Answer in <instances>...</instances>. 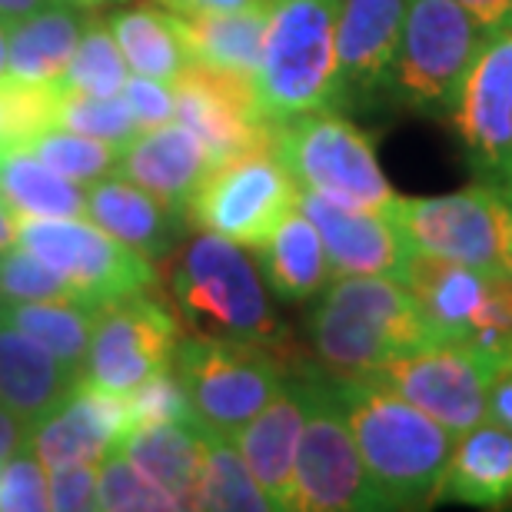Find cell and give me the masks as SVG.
<instances>
[{"mask_svg":"<svg viewBox=\"0 0 512 512\" xmlns=\"http://www.w3.org/2000/svg\"><path fill=\"white\" fill-rule=\"evenodd\" d=\"M170 14L197 17V14H223V10H247V7H270V0H153Z\"/></svg>","mask_w":512,"mask_h":512,"instance_id":"41","label":"cell"},{"mask_svg":"<svg viewBox=\"0 0 512 512\" xmlns=\"http://www.w3.org/2000/svg\"><path fill=\"white\" fill-rule=\"evenodd\" d=\"M296 356L243 340L183 333L173 353L193 419L207 433L237 436L296 370Z\"/></svg>","mask_w":512,"mask_h":512,"instance_id":"6","label":"cell"},{"mask_svg":"<svg viewBox=\"0 0 512 512\" xmlns=\"http://www.w3.org/2000/svg\"><path fill=\"white\" fill-rule=\"evenodd\" d=\"M473 14L486 30H496L512 20V0H456Z\"/></svg>","mask_w":512,"mask_h":512,"instance_id":"44","label":"cell"},{"mask_svg":"<svg viewBox=\"0 0 512 512\" xmlns=\"http://www.w3.org/2000/svg\"><path fill=\"white\" fill-rule=\"evenodd\" d=\"M253 253H256V266L263 273V283L283 303L313 300L333 280L330 256H326L320 230L313 227L310 217L300 207L286 213L276 223V230Z\"/></svg>","mask_w":512,"mask_h":512,"instance_id":"22","label":"cell"},{"mask_svg":"<svg viewBox=\"0 0 512 512\" xmlns=\"http://www.w3.org/2000/svg\"><path fill=\"white\" fill-rule=\"evenodd\" d=\"M386 213L409 253L512 273V200L503 183L476 180L443 197H396Z\"/></svg>","mask_w":512,"mask_h":512,"instance_id":"7","label":"cell"},{"mask_svg":"<svg viewBox=\"0 0 512 512\" xmlns=\"http://www.w3.org/2000/svg\"><path fill=\"white\" fill-rule=\"evenodd\" d=\"M40 300L84 303V296L64 276L50 270L44 260H37L30 250L14 243V247L0 253V303H40Z\"/></svg>","mask_w":512,"mask_h":512,"instance_id":"36","label":"cell"},{"mask_svg":"<svg viewBox=\"0 0 512 512\" xmlns=\"http://www.w3.org/2000/svg\"><path fill=\"white\" fill-rule=\"evenodd\" d=\"M340 0H270L256 94L273 124L336 110Z\"/></svg>","mask_w":512,"mask_h":512,"instance_id":"4","label":"cell"},{"mask_svg":"<svg viewBox=\"0 0 512 512\" xmlns=\"http://www.w3.org/2000/svg\"><path fill=\"white\" fill-rule=\"evenodd\" d=\"M107 24L114 30L120 54H124L133 74L173 84L190 67V54L183 47L177 20L160 4H137L130 10H117Z\"/></svg>","mask_w":512,"mask_h":512,"instance_id":"28","label":"cell"},{"mask_svg":"<svg viewBox=\"0 0 512 512\" xmlns=\"http://www.w3.org/2000/svg\"><path fill=\"white\" fill-rule=\"evenodd\" d=\"M57 127L107 140L120 150L140 133L124 94L97 97V94H80V90H67V87H64V94H60Z\"/></svg>","mask_w":512,"mask_h":512,"instance_id":"34","label":"cell"},{"mask_svg":"<svg viewBox=\"0 0 512 512\" xmlns=\"http://www.w3.org/2000/svg\"><path fill=\"white\" fill-rule=\"evenodd\" d=\"M0 320L10 323L14 330L27 333L30 340L47 346L70 373L84 376L90 340H94L97 306L87 303H0Z\"/></svg>","mask_w":512,"mask_h":512,"instance_id":"29","label":"cell"},{"mask_svg":"<svg viewBox=\"0 0 512 512\" xmlns=\"http://www.w3.org/2000/svg\"><path fill=\"white\" fill-rule=\"evenodd\" d=\"M80 386L47 346L0 320V403L34 429L57 416Z\"/></svg>","mask_w":512,"mask_h":512,"instance_id":"20","label":"cell"},{"mask_svg":"<svg viewBox=\"0 0 512 512\" xmlns=\"http://www.w3.org/2000/svg\"><path fill=\"white\" fill-rule=\"evenodd\" d=\"M409 0H340L336 17V110H373L389 97Z\"/></svg>","mask_w":512,"mask_h":512,"instance_id":"16","label":"cell"},{"mask_svg":"<svg viewBox=\"0 0 512 512\" xmlns=\"http://www.w3.org/2000/svg\"><path fill=\"white\" fill-rule=\"evenodd\" d=\"M97 509L107 512H170L183 509L167 489H160L157 483H150L120 449L100 459L97 466Z\"/></svg>","mask_w":512,"mask_h":512,"instance_id":"35","label":"cell"},{"mask_svg":"<svg viewBox=\"0 0 512 512\" xmlns=\"http://www.w3.org/2000/svg\"><path fill=\"white\" fill-rule=\"evenodd\" d=\"M306 363L286 376L276 396L233 436L247 459L253 479L260 483L273 512L296 509V449H300L306 419Z\"/></svg>","mask_w":512,"mask_h":512,"instance_id":"18","label":"cell"},{"mask_svg":"<svg viewBox=\"0 0 512 512\" xmlns=\"http://www.w3.org/2000/svg\"><path fill=\"white\" fill-rule=\"evenodd\" d=\"M14 240H17V220H14V213H10V207L4 200H0V247H14Z\"/></svg>","mask_w":512,"mask_h":512,"instance_id":"46","label":"cell"},{"mask_svg":"<svg viewBox=\"0 0 512 512\" xmlns=\"http://www.w3.org/2000/svg\"><path fill=\"white\" fill-rule=\"evenodd\" d=\"M27 150L37 160H44L50 170L60 173L64 180L74 183H97L100 177H110L120 163V147L107 140L87 137V133H74L64 127H50L40 137L27 143Z\"/></svg>","mask_w":512,"mask_h":512,"instance_id":"31","label":"cell"},{"mask_svg":"<svg viewBox=\"0 0 512 512\" xmlns=\"http://www.w3.org/2000/svg\"><path fill=\"white\" fill-rule=\"evenodd\" d=\"M47 496H50V509L57 512L97 509V466L64 463L47 469Z\"/></svg>","mask_w":512,"mask_h":512,"instance_id":"39","label":"cell"},{"mask_svg":"<svg viewBox=\"0 0 512 512\" xmlns=\"http://www.w3.org/2000/svg\"><path fill=\"white\" fill-rule=\"evenodd\" d=\"M489 30L456 0H409L389 100L419 117H449Z\"/></svg>","mask_w":512,"mask_h":512,"instance_id":"5","label":"cell"},{"mask_svg":"<svg viewBox=\"0 0 512 512\" xmlns=\"http://www.w3.org/2000/svg\"><path fill=\"white\" fill-rule=\"evenodd\" d=\"M87 217L147 260H167L183 243L187 213L167 207L127 177H100L87 190Z\"/></svg>","mask_w":512,"mask_h":512,"instance_id":"21","label":"cell"},{"mask_svg":"<svg viewBox=\"0 0 512 512\" xmlns=\"http://www.w3.org/2000/svg\"><path fill=\"white\" fill-rule=\"evenodd\" d=\"M203 436L207 429L200 423H150L130 429L120 453L150 483L167 489L183 509H193L203 466Z\"/></svg>","mask_w":512,"mask_h":512,"instance_id":"25","label":"cell"},{"mask_svg":"<svg viewBox=\"0 0 512 512\" xmlns=\"http://www.w3.org/2000/svg\"><path fill=\"white\" fill-rule=\"evenodd\" d=\"M170 87L177 120L197 133L213 167L253 150H273L276 124L266 117L253 77L190 64Z\"/></svg>","mask_w":512,"mask_h":512,"instance_id":"13","label":"cell"},{"mask_svg":"<svg viewBox=\"0 0 512 512\" xmlns=\"http://www.w3.org/2000/svg\"><path fill=\"white\" fill-rule=\"evenodd\" d=\"M306 419L296 449V509L300 512H373L383 509L363 466L350 416L333 376L306 363Z\"/></svg>","mask_w":512,"mask_h":512,"instance_id":"9","label":"cell"},{"mask_svg":"<svg viewBox=\"0 0 512 512\" xmlns=\"http://www.w3.org/2000/svg\"><path fill=\"white\" fill-rule=\"evenodd\" d=\"M310 346L326 373L370 376L439 340L403 280L336 276L310 313Z\"/></svg>","mask_w":512,"mask_h":512,"instance_id":"3","label":"cell"},{"mask_svg":"<svg viewBox=\"0 0 512 512\" xmlns=\"http://www.w3.org/2000/svg\"><path fill=\"white\" fill-rule=\"evenodd\" d=\"M124 97H127L130 114L137 120L140 130H153V127H163V124H170V120H177L173 87L163 84V80L133 74L124 84Z\"/></svg>","mask_w":512,"mask_h":512,"instance_id":"40","label":"cell"},{"mask_svg":"<svg viewBox=\"0 0 512 512\" xmlns=\"http://www.w3.org/2000/svg\"><path fill=\"white\" fill-rule=\"evenodd\" d=\"M446 499L499 509L512 499V433L493 419L459 433L446 473Z\"/></svg>","mask_w":512,"mask_h":512,"instance_id":"23","label":"cell"},{"mask_svg":"<svg viewBox=\"0 0 512 512\" xmlns=\"http://www.w3.org/2000/svg\"><path fill=\"white\" fill-rule=\"evenodd\" d=\"M30 439H34V429L0 403V466H4L10 456L30 449Z\"/></svg>","mask_w":512,"mask_h":512,"instance_id":"42","label":"cell"},{"mask_svg":"<svg viewBox=\"0 0 512 512\" xmlns=\"http://www.w3.org/2000/svg\"><path fill=\"white\" fill-rule=\"evenodd\" d=\"M54 4V0H0V17L7 20V24H14V20L34 14V10Z\"/></svg>","mask_w":512,"mask_h":512,"instance_id":"45","label":"cell"},{"mask_svg":"<svg viewBox=\"0 0 512 512\" xmlns=\"http://www.w3.org/2000/svg\"><path fill=\"white\" fill-rule=\"evenodd\" d=\"M130 413H133V429L150 426V423H197L183 389L177 370H160L147 376L140 386H133L130 393Z\"/></svg>","mask_w":512,"mask_h":512,"instance_id":"37","label":"cell"},{"mask_svg":"<svg viewBox=\"0 0 512 512\" xmlns=\"http://www.w3.org/2000/svg\"><path fill=\"white\" fill-rule=\"evenodd\" d=\"M330 376L383 509L416 512L436 506L443 499L449 459L459 436L366 376Z\"/></svg>","mask_w":512,"mask_h":512,"instance_id":"1","label":"cell"},{"mask_svg":"<svg viewBox=\"0 0 512 512\" xmlns=\"http://www.w3.org/2000/svg\"><path fill=\"white\" fill-rule=\"evenodd\" d=\"M449 120L476 180L512 190V20L486 34Z\"/></svg>","mask_w":512,"mask_h":512,"instance_id":"14","label":"cell"},{"mask_svg":"<svg viewBox=\"0 0 512 512\" xmlns=\"http://www.w3.org/2000/svg\"><path fill=\"white\" fill-rule=\"evenodd\" d=\"M193 509H213V512L273 509V503L253 479L247 459H243V453L230 436L220 433L203 436V466H200L197 503H193Z\"/></svg>","mask_w":512,"mask_h":512,"instance_id":"30","label":"cell"},{"mask_svg":"<svg viewBox=\"0 0 512 512\" xmlns=\"http://www.w3.org/2000/svg\"><path fill=\"white\" fill-rule=\"evenodd\" d=\"M509 200H512V190H509Z\"/></svg>","mask_w":512,"mask_h":512,"instance_id":"49","label":"cell"},{"mask_svg":"<svg viewBox=\"0 0 512 512\" xmlns=\"http://www.w3.org/2000/svg\"><path fill=\"white\" fill-rule=\"evenodd\" d=\"M167 290L187 333L260 343L296 356L286 326L270 306L256 256L240 243L217 233L183 240L167 256Z\"/></svg>","mask_w":512,"mask_h":512,"instance_id":"2","label":"cell"},{"mask_svg":"<svg viewBox=\"0 0 512 512\" xmlns=\"http://www.w3.org/2000/svg\"><path fill=\"white\" fill-rule=\"evenodd\" d=\"M486 419H493L503 429L512 433V370L499 373L493 389H489V409H486Z\"/></svg>","mask_w":512,"mask_h":512,"instance_id":"43","label":"cell"},{"mask_svg":"<svg viewBox=\"0 0 512 512\" xmlns=\"http://www.w3.org/2000/svg\"><path fill=\"white\" fill-rule=\"evenodd\" d=\"M84 10H94V7H110V4H127V0H74Z\"/></svg>","mask_w":512,"mask_h":512,"instance_id":"48","label":"cell"},{"mask_svg":"<svg viewBox=\"0 0 512 512\" xmlns=\"http://www.w3.org/2000/svg\"><path fill=\"white\" fill-rule=\"evenodd\" d=\"M124 84H127V60L120 54L114 30L104 20L87 17V27L80 34V44L64 74V87L80 90V94L110 97V94H124Z\"/></svg>","mask_w":512,"mask_h":512,"instance_id":"32","label":"cell"},{"mask_svg":"<svg viewBox=\"0 0 512 512\" xmlns=\"http://www.w3.org/2000/svg\"><path fill=\"white\" fill-rule=\"evenodd\" d=\"M273 153L296 187L343 207L389 210L396 200L370 137L340 110H313L276 124Z\"/></svg>","mask_w":512,"mask_h":512,"instance_id":"8","label":"cell"},{"mask_svg":"<svg viewBox=\"0 0 512 512\" xmlns=\"http://www.w3.org/2000/svg\"><path fill=\"white\" fill-rule=\"evenodd\" d=\"M0 200L14 217H87V190L10 140H0Z\"/></svg>","mask_w":512,"mask_h":512,"instance_id":"27","label":"cell"},{"mask_svg":"<svg viewBox=\"0 0 512 512\" xmlns=\"http://www.w3.org/2000/svg\"><path fill=\"white\" fill-rule=\"evenodd\" d=\"M64 84L24 80L14 74L0 77V140L27 143L44 130L57 127V107Z\"/></svg>","mask_w":512,"mask_h":512,"instance_id":"33","label":"cell"},{"mask_svg":"<svg viewBox=\"0 0 512 512\" xmlns=\"http://www.w3.org/2000/svg\"><path fill=\"white\" fill-rule=\"evenodd\" d=\"M0 253H4V247H0Z\"/></svg>","mask_w":512,"mask_h":512,"instance_id":"50","label":"cell"},{"mask_svg":"<svg viewBox=\"0 0 512 512\" xmlns=\"http://www.w3.org/2000/svg\"><path fill=\"white\" fill-rule=\"evenodd\" d=\"M266 14H270V7H247V10H223V14H197V17L173 14V20H177L190 64H207L256 80V70H260V57H263Z\"/></svg>","mask_w":512,"mask_h":512,"instance_id":"26","label":"cell"},{"mask_svg":"<svg viewBox=\"0 0 512 512\" xmlns=\"http://www.w3.org/2000/svg\"><path fill=\"white\" fill-rule=\"evenodd\" d=\"M296 207L320 230L333 280L336 276H396L403 280L409 250L386 210L343 207L313 190L296 193Z\"/></svg>","mask_w":512,"mask_h":512,"instance_id":"17","label":"cell"},{"mask_svg":"<svg viewBox=\"0 0 512 512\" xmlns=\"http://www.w3.org/2000/svg\"><path fill=\"white\" fill-rule=\"evenodd\" d=\"M183 333L177 306L163 300L157 286L110 300L97 306L94 340L80 380L130 393L147 376L170 370Z\"/></svg>","mask_w":512,"mask_h":512,"instance_id":"12","label":"cell"},{"mask_svg":"<svg viewBox=\"0 0 512 512\" xmlns=\"http://www.w3.org/2000/svg\"><path fill=\"white\" fill-rule=\"evenodd\" d=\"M17 247H24L60 273L90 306L157 286L153 260L127 247L114 233L84 217H24L17 213Z\"/></svg>","mask_w":512,"mask_h":512,"instance_id":"10","label":"cell"},{"mask_svg":"<svg viewBox=\"0 0 512 512\" xmlns=\"http://www.w3.org/2000/svg\"><path fill=\"white\" fill-rule=\"evenodd\" d=\"M7 44H10V24L0 17V77L7 74Z\"/></svg>","mask_w":512,"mask_h":512,"instance_id":"47","label":"cell"},{"mask_svg":"<svg viewBox=\"0 0 512 512\" xmlns=\"http://www.w3.org/2000/svg\"><path fill=\"white\" fill-rule=\"evenodd\" d=\"M496 376V366L476 350L439 343L423 353L380 366L366 380L393 389L459 436L486 419L489 389H493Z\"/></svg>","mask_w":512,"mask_h":512,"instance_id":"15","label":"cell"},{"mask_svg":"<svg viewBox=\"0 0 512 512\" xmlns=\"http://www.w3.org/2000/svg\"><path fill=\"white\" fill-rule=\"evenodd\" d=\"M47 473L34 449L10 456L0 466V512H47Z\"/></svg>","mask_w":512,"mask_h":512,"instance_id":"38","label":"cell"},{"mask_svg":"<svg viewBox=\"0 0 512 512\" xmlns=\"http://www.w3.org/2000/svg\"><path fill=\"white\" fill-rule=\"evenodd\" d=\"M296 180L273 150H253L207 170L187 203V220L256 250L296 207Z\"/></svg>","mask_w":512,"mask_h":512,"instance_id":"11","label":"cell"},{"mask_svg":"<svg viewBox=\"0 0 512 512\" xmlns=\"http://www.w3.org/2000/svg\"><path fill=\"white\" fill-rule=\"evenodd\" d=\"M213 167L207 147L197 140V133L187 130L180 120H170L163 127L140 130L124 150H120V177L133 180L137 187L153 193L167 207L187 213V203L200 180Z\"/></svg>","mask_w":512,"mask_h":512,"instance_id":"19","label":"cell"},{"mask_svg":"<svg viewBox=\"0 0 512 512\" xmlns=\"http://www.w3.org/2000/svg\"><path fill=\"white\" fill-rule=\"evenodd\" d=\"M84 27L87 17L80 14V4L74 0H54V4L14 20L7 44V74L64 84Z\"/></svg>","mask_w":512,"mask_h":512,"instance_id":"24","label":"cell"}]
</instances>
